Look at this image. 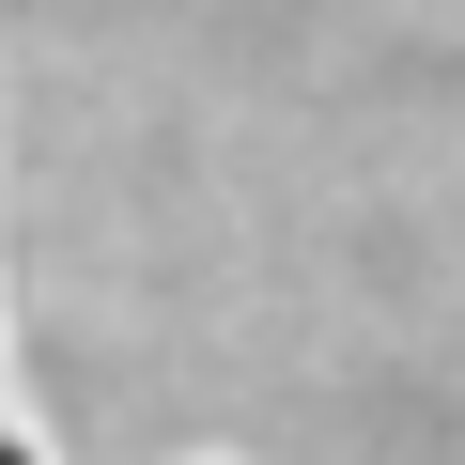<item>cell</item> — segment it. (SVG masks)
<instances>
[{
	"label": "cell",
	"mask_w": 465,
	"mask_h": 465,
	"mask_svg": "<svg viewBox=\"0 0 465 465\" xmlns=\"http://www.w3.org/2000/svg\"><path fill=\"white\" fill-rule=\"evenodd\" d=\"M0 465H32V434H16V388H0Z\"/></svg>",
	"instance_id": "6da1fadb"
}]
</instances>
